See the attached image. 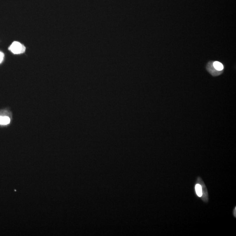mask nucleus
Returning <instances> with one entry per match:
<instances>
[{"mask_svg":"<svg viewBox=\"0 0 236 236\" xmlns=\"http://www.w3.org/2000/svg\"><path fill=\"white\" fill-rule=\"evenodd\" d=\"M9 49L14 54H18L24 52L25 47L19 42H14L11 44Z\"/></svg>","mask_w":236,"mask_h":236,"instance_id":"f257e3e1","label":"nucleus"},{"mask_svg":"<svg viewBox=\"0 0 236 236\" xmlns=\"http://www.w3.org/2000/svg\"><path fill=\"white\" fill-rule=\"evenodd\" d=\"M197 183L198 184L201 185V188H202V195L201 197H202V200L205 202H207L209 200V197H208L207 188L201 177H198Z\"/></svg>","mask_w":236,"mask_h":236,"instance_id":"f03ea898","label":"nucleus"},{"mask_svg":"<svg viewBox=\"0 0 236 236\" xmlns=\"http://www.w3.org/2000/svg\"><path fill=\"white\" fill-rule=\"evenodd\" d=\"M207 69L210 73H211L213 76H216L219 75L222 73V71H217L213 67V65L211 64V63H209L207 65Z\"/></svg>","mask_w":236,"mask_h":236,"instance_id":"7ed1b4c3","label":"nucleus"},{"mask_svg":"<svg viewBox=\"0 0 236 236\" xmlns=\"http://www.w3.org/2000/svg\"><path fill=\"white\" fill-rule=\"evenodd\" d=\"M10 122V119L8 116H0V125H8Z\"/></svg>","mask_w":236,"mask_h":236,"instance_id":"20e7f679","label":"nucleus"},{"mask_svg":"<svg viewBox=\"0 0 236 236\" xmlns=\"http://www.w3.org/2000/svg\"><path fill=\"white\" fill-rule=\"evenodd\" d=\"M213 67L216 70L218 71H222L223 69V66L220 62L218 61H215L212 63Z\"/></svg>","mask_w":236,"mask_h":236,"instance_id":"39448f33","label":"nucleus"},{"mask_svg":"<svg viewBox=\"0 0 236 236\" xmlns=\"http://www.w3.org/2000/svg\"><path fill=\"white\" fill-rule=\"evenodd\" d=\"M196 193L198 197H201L202 195V188L200 184H197L195 187Z\"/></svg>","mask_w":236,"mask_h":236,"instance_id":"423d86ee","label":"nucleus"},{"mask_svg":"<svg viewBox=\"0 0 236 236\" xmlns=\"http://www.w3.org/2000/svg\"><path fill=\"white\" fill-rule=\"evenodd\" d=\"M4 57V54L1 52L0 51V63L2 62Z\"/></svg>","mask_w":236,"mask_h":236,"instance_id":"0eeeda50","label":"nucleus"},{"mask_svg":"<svg viewBox=\"0 0 236 236\" xmlns=\"http://www.w3.org/2000/svg\"><path fill=\"white\" fill-rule=\"evenodd\" d=\"M236 207H235V209H234V211H233V215H234L235 217H236Z\"/></svg>","mask_w":236,"mask_h":236,"instance_id":"6e6552de","label":"nucleus"}]
</instances>
